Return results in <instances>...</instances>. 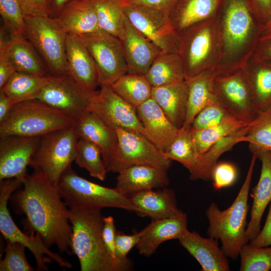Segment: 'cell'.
<instances>
[{
    "label": "cell",
    "mask_w": 271,
    "mask_h": 271,
    "mask_svg": "<svg viewBox=\"0 0 271 271\" xmlns=\"http://www.w3.org/2000/svg\"><path fill=\"white\" fill-rule=\"evenodd\" d=\"M11 197L18 212L25 215L30 231L39 233L49 248L55 245L60 252L71 254L69 209L57 187L34 171Z\"/></svg>",
    "instance_id": "6da1fadb"
},
{
    "label": "cell",
    "mask_w": 271,
    "mask_h": 271,
    "mask_svg": "<svg viewBox=\"0 0 271 271\" xmlns=\"http://www.w3.org/2000/svg\"><path fill=\"white\" fill-rule=\"evenodd\" d=\"M217 16L222 52L215 75L242 68L253 55L262 30L246 0H223Z\"/></svg>",
    "instance_id": "7a4b0ae2"
},
{
    "label": "cell",
    "mask_w": 271,
    "mask_h": 271,
    "mask_svg": "<svg viewBox=\"0 0 271 271\" xmlns=\"http://www.w3.org/2000/svg\"><path fill=\"white\" fill-rule=\"evenodd\" d=\"M72 226L70 248L78 258L81 271H127L132 268L128 258L112 257L104 244L102 230L103 217L101 208L95 207L69 208Z\"/></svg>",
    "instance_id": "3957f363"
},
{
    "label": "cell",
    "mask_w": 271,
    "mask_h": 271,
    "mask_svg": "<svg viewBox=\"0 0 271 271\" xmlns=\"http://www.w3.org/2000/svg\"><path fill=\"white\" fill-rule=\"evenodd\" d=\"M256 159L253 155L245 180L232 204L226 209L220 210L216 203H212L205 212L209 224L208 235L220 239L224 253L234 260L239 256L242 246L248 242L245 236L249 210L247 201Z\"/></svg>",
    "instance_id": "277c9868"
},
{
    "label": "cell",
    "mask_w": 271,
    "mask_h": 271,
    "mask_svg": "<svg viewBox=\"0 0 271 271\" xmlns=\"http://www.w3.org/2000/svg\"><path fill=\"white\" fill-rule=\"evenodd\" d=\"M179 54L186 79L211 73L215 75L221 59L222 43L217 15L179 34Z\"/></svg>",
    "instance_id": "5b68a950"
},
{
    "label": "cell",
    "mask_w": 271,
    "mask_h": 271,
    "mask_svg": "<svg viewBox=\"0 0 271 271\" xmlns=\"http://www.w3.org/2000/svg\"><path fill=\"white\" fill-rule=\"evenodd\" d=\"M74 123L60 111L33 99L15 104L8 119L0 124V137H41Z\"/></svg>",
    "instance_id": "8992f818"
},
{
    "label": "cell",
    "mask_w": 271,
    "mask_h": 271,
    "mask_svg": "<svg viewBox=\"0 0 271 271\" xmlns=\"http://www.w3.org/2000/svg\"><path fill=\"white\" fill-rule=\"evenodd\" d=\"M78 140L74 125L40 137L30 166L57 187L62 175L75 161Z\"/></svg>",
    "instance_id": "52a82bcc"
},
{
    "label": "cell",
    "mask_w": 271,
    "mask_h": 271,
    "mask_svg": "<svg viewBox=\"0 0 271 271\" xmlns=\"http://www.w3.org/2000/svg\"><path fill=\"white\" fill-rule=\"evenodd\" d=\"M57 189L68 208H116L135 211L129 196L116 188L105 187L80 177L71 168L62 175Z\"/></svg>",
    "instance_id": "ba28073f"
},
{
    "label": "cell",
    "mask_w": 271,
    "mask_h": 271,
    "mask_svg": "<svg viewBox=\"0 0 271 271\" xmlns=\"http://www.w3.org/2000/svg\"><path fill=\"white\" fill-rule=\"evenodd\" d=\"M23 185V182L12 178L0 180V231L7 241L19 242L33 253L39 270H46V263L56 262L60 267L70 268L72 264L60 254L52 251L40 234L31 231L27 235L21 231L13 220L8 208V202L12 194Z\"/></svg>",
    "instance_id": "9c48e42d"
},
{
    "label": "cell",
    "mask_w": 271,
    "mask_h": 271,
    "mask_svg": "<svg viewBox=\"0 0 271 271\" xmlns=\"http://www.w3.org/2000/svg\"><path fill=\"white\" fill-rule=\"evenodd\" d=\"M26 37L45 62L51 75H66L68 34L53 17L26 16Z\"/></svg>",
    "instance_id": "30bf717a"
},
{
    "label": "cell",
    "mask_w": 271,
    "mask_h": 271,
    "mask_svg": "<svg viewBox=\"0 0 271 271\" xmlns=\"http://www.w3.org/2000/svg\"><path fill=\"white\" fill-rule=\"evenodd\" d=\"M118 144L108 172L118 173L133 165H148L169 169L172 161L164 151L143 135L123 128L115 129Z\"/></svg>",
    "instance_id": "8fae6325"
},
{
    "label": "cell",
    "mask_w": 271,
    "mask_h": 271,
    "mask_svg": "<svg viewBox=\"0 0 271 271\" xmlns=\"http://www.w3.org/2000/svg\"><path fill=\"white\" fill-rule=\"evenodd\" d=\"M96 64L100 86H111L128 72L120 40L105 31L79 36Z\"/></svg>",
    "instance_id": "7c38bea8"
},
{
    "label": "cell",
    "mask_w": 271,
    "mask_h": 271,
    "mask_svg": "<svg viewBox=\"0 0 271 271\" xmlns=\"http://www.w3.org/2000/svg\"><path fill=\"white\" fill-rule=\"evenodd\" d=\"M217 101L234 118L250 123L258 115L254 98L242 68L214 75Z\"/></svg>",
    "instance_id": "4fadbf2b"
},
{
    "label": "cell",
    "mask_w": 271,
    "mask_h": 271,
    "mask_svg": "<svg viewBox=\"0 0 271 271\" xmlns=\"http://www.w3.org/2000/svg\"><path fill=\"white\" fill-rule=\"evenodd\" d=\"M124 11L131 24L162 51L179 53L180 36L170 16L147 6L128 3L126 0Z\"/></svg>",
    "instance_id": "5bb4252c"
},
{
    "label": "cell",
    "mask_w": 271,
    "mask_h": 271,
    "mask_svg": "<svg viewBox=\"0 0 271 271\" xmlns=\"http://www.w3.org/2000/svg\"><path fill=\"white\" fill-rule=\"evenodd\" d=\"M95 91L82 87L66 75H50L49 82L36 99L60 111L75 122L89 111Z\"/></svg>",
    "instance_id": "9a60e30c"
},
{
    "label": "cell",
    "mask_w": 271,
    "mask_h": 271,
    "mask_svg": "<svg viewBox=\"0 0 271 271\" xmlns=\"http://www.w3.org/2000/svg\"><path fill=\"white\" fill-rule=\"evenodd\" d=\"M100 87L99 90H96L92 98L89 111L112 129L123 128L148 139L136 108L116 94L110 86Z\"/></svg>",
    "instance_id": "2e32d148"
},
{
    "label": "cell",
    "mask_w": 271,
    "mask_h": 271,
    "mask_svg": "<svg viewBox=\"0 0 271 271\" xmlns=\"http://www.w3.org/2000/svg\"><path fill=\"white\" fill-rule=\"evenodd\" d=\"M0 137V180L16 178L24 183L40 137Z\"/></svg>",
    "instance_id": "e0dca14e"
},
{
    "label": "cell",
    "mask_w": 271,
    "mask_h": 271,
    "mask_svg": "<svg viewBox=\"0 0 271 271\" xmlns=\"http://www.w3.org/2000/svg\"><path fill=\"white\" fill-rule=\"evenodd\" d=\"M66 74L82 87L91 91L100 86L95 61L79 36L68 34Z\"/></svg>",
    "instance_id": "ac0fdd59"
},
{
    "label": "cell",
    "mask_w": 271,
    "mask_h": 271,
    "mask_svg": "<svg viewBox=\"0 0 271 271\" xmlns=\"http://www.w3.org/2000/svg\"><path fill=\"white\" fill-rule=\"evenodd\" d=\"M120 40L128 72L145 75L162 51L137 30L126 17L123 35Z\"/></svg>",
    "instance_id": "d6986e66"
},
{
    "label": "cell",
    "mask_w": 271,
    "mask_h": 271,
    "mask_svg": "<svg viewBox=\"0 0 271 271\" xmlns=\"http://www.w3.org/2000/svg\"><path fill=\"white\" fill-rule=\"evenodd\" d=\"M250 152L261 162V169L258 183L251 190L253 201L250 220L245 232L248 241L253 239L259 232L263 214L271 202V151L255 149Z\"/></svg>",
    "instance_id": "ffe728a7"
},
{
    "label": "cell",
    "mask_w": 271,
    "mask_h": 271,
    "mask_svg": "<svg viewBox=\"0 0 271 271\" xmlns=\"http://www.w3.org/2000/svg\"><path fill=\"white\" fill-rule=\"evenodd\" d=\"M167 171L151 165H133L118 173L115 188L129 196L143 191L166 187L169 183Z\"/></svg>",
    "instance_id": "44dd1931"
},
{
    "label": "cell",
    "mask_w": 271,
    "mask_h": 271,
    "mask_svg": "<svg viewBox=\"0 0 271 271\" xmlns=\"http://www.w3.org/2000/svg\"><path fill=\"white\" fill-rule=\"evenodd\" d=\"M188 230L187 217L185 213L175 217L152 220L142 229L143 234L136 247L141 255L150 257L162 243L178 240Z\"/></svg>",
    "instance_id": "7402d4cb"
},
{
    "label": "cell",
    "mask_w": 271,
    "mask_h": 271,
    "mask_svg": "<svg viewBox=\"0 0 271 271\" xmlns=\"http://www.w3.org/2000/svg\"><path fill=\"white\" fill-rule=\"evenodd\" d=\"M183 246L200 264L203 271H228L227 256L218 246V239L205 238L189 230L179 239Z\"/></svg>",
    "instance_id": "603a6c76"
},
{
    "label": "cell",
    "mask_w": 271,
    "mask_h": 271,
    "mask_svg": "<svg viewBox=\"0 0 271 271\" xmlns=\"http://www.w3.org/2000/svg\"><path fill=\"white\" fill-rule=\"evenodd\" d=\"M129 197L136 207L134 212L141 217L158 220L184 213L177 206L174 191L167 187L143 191Z\"/></svg>",
    "instance_id": "cb8c5ba5"
},
{
    "label": "cell",
    "mask_w": 271,
    "mask_h": 271,
    "mask_svg": "<svg viewBox=\"0 0 271 271\" xmlns=\"http://www.w3.org/2000/svg\"><path fill=\"white\" fill-rule=\"evenodd\" d=\"M136 110L148 139L165 152L176 137L179 128L170 121L152 97Z\"/></svg>",
    "instance_id": "d4e9b609"
},
{
    "label": "cell",
    "mask_w": 271,
    "mask_h": 271,
    "mask_svg": "<svg viewBox=\"0 0 271 271\" xmlns=\"http://www.w3.org/2000/svg\"><path fill=\"white\" fill-rule=\"evenodd\" d=\"M74 128L79 139L90 141L100 148L107 171L118 144L115 130L90 111L75 122Z\"/></svg>",
    "instance_id": "484cf974"
},
{
    "label": "cell",
    "mask_w": 271,
    "mask_h": 271,
    "mask_svg": "<svg viewBox=\"0 0 271 271\" xmlns=\"http://www.w3.org/2000/svg\"><path fill=\"white\" fill-rule=\"evenodd\" d=\"M53 18L68 34L81 36L100 30L92 0H72Z\"/></svg>",
    "instance_id": "4316f807"
},
{
    "label": "cell",
    "mask_w": 271,
    "mask_h": 271,
    "mask_svg": "<svg viewBox=\"0 0 271 271\" xmlns=\"http://www.w3.org/2000/svg\"><path fill=\"white\" fill-rule=\"evenodd\" d=\"M188 86L186 80L159 87H153L152 98L170 121L178 128L183 126L186 115Z\"/></svg>",
    "instance_id": "83f0119b"
},
{
    "label": "cell",
    "mask_w": 271,
    "mask_h": 271,
    "mask_svg": "<svg viewBox=\"0 0 271 271\" xmlns=\"http://www.w3.org/2000/svg\"><path fill=\"white\" fill-rule=\"evenodd\" d=\"M223 0H178L170 15L172 25L179 35L199 23L215 17Z\"/></svg>",
    "instance_id": "f1b7e54d"
},
{
    "label": "cell",
    "mask_w": 271,
    "mask_h": 271,
    "mask_svg": "<svg viewBox=\"0 0 271 271\" xmlns=\"http://www.w3.org/2000/svg\"><path fill=\"white\" fill-rule=\"evenodd\" d=\"M0 50L6 52L17 71L39 76L51 75L42 57L26 36L12 37L7 45H0Z\"/></svg>",
    "instance_id": "f546056e"
},
{
    "label": "cell",
    "mask_w": 271,
    "mask_h": 271,
    "mask_svg": "<svg viewBox=\"0 0 271 271\" xmlns=\"http://www.w3.org/2000/svg\"><path fill=\"white\" fill-rule=\"evenodd\" d=\"M242 69L258 112L271 107V63L252 55Z\"/></svg>",
    "instance_id": "4dcf8cb0"
},
{
    "label": "cell",
    "mask_w": 271,
    "mask_h": 271,
    "mask_svg": "<svg viewBox=\"0 0 271 271\" xmlns=\"http://www.w3.org/2000/svg\"><path fill=\"white\" fill-rule=\"evenodd\" d=\"M250 123L218 141L205 152L200 155L196 167L190 173V179L211 181L212 171L220 156L237 143L244 142Z\"/></svg>",
    "instance_id": "1f68e13d"
},
{
    "label": "cell",
    "mask_w": 271,
    "mask_h": 271,
    "mask_svg": "<svg viewBox=\"0 0 271 271\" xmlns=\"http://www.w3.org/2000/svg\"><path fill=\"white\" fill-rule=\"evenodd\" d=\"M145 76L152 87L168 85L186 80L179 53L163 51L156 57Z\"/></svg>",
    "instance_id": "d6a6232c"
},
{
    "label": "cell",
    "mask_w": 271,
    "mask_h": 271,
    "mask_svg": "<svg viewBox=\"0 0 271 271\" xmlns=\"http://www.w3.org/2000/svg\"><path fill=\"white\" fill-rule=\"evenodd\" d=\"M214 75L201 74L186 79L188 86L187 109L183 125H191L195 116L204 107L217 101L213 85Z\"/></svg>",
    "instance_id": "836d02e7"
},
{
    "label": "cell",
    "mask_w": 271,
    "mask_h": 271,
    "mask_svg": "<svg viewBox=\"0 0 271 271\" xmlns=\"http://www.w3.org/2000/svg\"><path fill=\"white\" fill-rule=\"evenodd\" d=\"M50 76L16 71L0 90L3 91L15 104L36 99L49 82Z\"/></svg>",
    "instance_id": "e575fe53"
},
{
    "label": "cell",
    "mask_w": 271,
    "mask_h": 271,
    "mask_svg": "<svg viewBox=\"0 0 271 271\" xmlns=\"http://www.w3.org/2000/svg\"><path fill=\"white\" fill-rule=\"evenodd\" d=\"M110 87L120 97L136 108L152 97L153 87L145 75L128 72Z\"/></svg>",
    "instance_id": "d590c367"
},
{
    "label": "cell",
    "mask_w": 271,
    "mask_h": 271,
    "mask_svg": "<svg viewBox=\"0 0 271 271\" xmlns=\"http://www.w3.org/2000/svg\"><path fill=\"white\" fill-rule=\"evenodd\" d=\"M96 12L100 30L120 39L124 33L126 16L125 0H92Z\"/></svg>",
    "instance_id": "8d00e7d4"
},
{
    "label": "cell",
    "mask_w": 271,
    "mask_h": 271,
    "mask_svg": "<svg viewBox=\"0 0 271 271\" xmlns=\"http://www.w3.org/2000/svg\"><path fill=\"white\" fill-rule=\"evenodd\" d=\"M164 153L168 159L181 163L190 173L194 169L200 155L190 125H183L179 128L176 137Z\"/></svg>",
    "instance_id": "74e56055"
},
{
    "label": "cell",
    "mask_w": 271,
    "mask_h": 271,
    "mask_svg": "<svg viewBox=\"0 0 271 271\" xmlns=\"http://www.w3.org/2000/svg\"><path fill=\"white\" fill-rule=\"evenodd\" d=\"M250 123L232 118L210 127L198 130L191 129L198 153L199 155L204 153L218 141Z\"/></svg>",
    "instance_id": "f35d334b"
},
{
    "label": "cell",
    "mask_w": 271,
    "mask_h": 271,
    "mask_svg": "<svg viewBox=\"0 0 271 271\" xmlns=\"http://www.w3.org/2000/svg\"><path fill=\"white\" fill-rule=\"evenodd\" d=\"M75 162L80 168L86 169L89 175L104 181L108 172L102 158L100 148L94 143L79 139Z\"/></svg>",
    "instance_id": "ab89813d"
},
{
    "label": "cell",
    "mask_w": 271,
    "mask_h": 271,
    "mask_svg": "<svg viewBox=\"0 0 271 271\" xmlns=\"http://www.w3.org/2000/svg\"><path fill=\"white\" fill-rule=\"evenodd\" d=\"M244 142L250 151L264 149L271 151V107L259 112L249 124Z\"/></svg>",
    "instance_id": "60d3db41"
},
{
    "label": "cell",
    "mask_w": 271,
    "mask_h": 271,
    "mask_svg": "<svg viewBox=\"0 0 271 271\" xmlns=\"http://www.w3.org/2000/svg\"><path fill=\"white\" fill-rule=\"evenodd\" d=\"M3 27L12 37L25 36V15L18 0H0Z\"/></svg>",
    "instance_id": "b9f144b4"
},
{
    "label": "cell",
    "mask_w": 271,
    "mask_h": 271,
    "mask_svg": "<svg viewBox=\"0 0 271 271\" xmlns=\"http://www.w3.org/2000/svg\"><path fill=\"white\" fill-rule=\"evenodd\" d=\"M240 271H268L271 269V247H258L244 244L239 252Z\"/></svg>",
    "instance_id": "7bdbcfd3"
},
{
    "label": "cell",
    "mask_w": 271,
    "mask_h": 271,
    "mask_svg": "<svg viewBox=\"0 0 271 271\" xmlns=\"http://www.w3.org/2000/svg\"><path fill=\"white\" fill-rule=\"evenodd\" d=\"M232 118V117L217 101L204 107L191 122V129L198 130L210 127Z\"/></svg>",
    "instance_id": "ee69618b"
},
{
    "label": "cell",
    "mask_w": 271,
    "mask_h": 271,
    "mask_svg": "<svg viewBox=\"0 0 271 271\" xmlns=\"http://www.w3.org/2000/svg\"><path fill=\"white\" fill-rule=\"evenodd\" d=\"M26 247L17 242L8 241L5 257L0 261L1 271H33L26 258Z\"/></svg>",
    "instance_id": "f6af8a7d"
},
{
    "label": "cell",
    "mask_w": 271,
    "mask_h": 271,
    "mask_svg": "<svg viewBox=\"0 0 271 271\" xmlns=\"http://www.w3.org/2000/svg\"><path fill=\"white\" fill-rule=\"evenodd\" d=\"M237 176V170L232 164L218 162L212 171L211 180L214 189L219 190L233 184Z\"/></svg>",
    "instance_id": "bcb514c9"
},
{
    "label": "cell",
    "mask_w": 271,
    "mask_h": 271,
    "mask_svg": "<svg viewBox=\"0 0 271 271\" xmlns=\"http://www.w3.org/2000/svg\"><path fill=\"white\" fill-rule=\"evenodd\" d=\"M143 234L134 231L131 234H125L122 231H117L115 239V254L117 259L124 260L128 259L129 251L137 245Z\"/></svg>",
    "instance_id": "7dc6e473"
},
{
    "label": "cell",
    "mask_w": 271,
    "mask_h": 271,
    "mask_svg": "<svg viewBox=\"0 0 271 271\" xmlns=\"http://www.w3.org/2000/svg\"><path fill=\"white\" fill-rule=\"evenodd\" d=\"M26 16L51 17L50 0H18Z\"/></svg>",
    "instance_id": "c3c4849f"
},
{
    "label": "cell",
    "mask_w": 271,
    "mask_h": 271,
    "mask_svg": "<svg viewBox=\"0 0 271 271\" xmlns=\"http://www.w3.org/2000/svg\"><path fill=\"white\" fill-rule=\"evenodd\" d=\"M116 232L113 217L111 216L103 217L102 230L103 241L108 253L115 259H117L115 254Z\"/></svg>",
    "instance_id": "681fc988"
},
{
    "label": "cell",
    "mask_w": 271,
    "mask_h": 271,
    "mask_svg": "<svg viewBox=\"0 0 271 271\" xmlns=\"http://www.w3.org/2000/svg\"><path fill=\"white\" fill-rule=\"evenodd\" d=\"M256 20L263 27L271 19V0H246Z\"/></svg>",
    "instance_id": "f907efd6"
},
{
    "label": "cell",
    "mask_w": 271,
    "mask_h": 271,
    "mask_svg": "<svg viewBox=\"0 0 271 271\" xmlns=\"http://www.w3.org/2000/svg\"><path fill=\"white\" fill-rule=\"evenodd\" d=\"M251 246L258 247L271 245V202L264 225L257 236L249 243Z\"/></svg>",
    "instance_id": "816d5d0a"
},
{
    "label": "cell",
    "mask_w": 271,
    "mask_h": 271,
    "mask_svg": "<svg viewBox=\"0 0 271 271\" xmlns=\"http://www.w3.org/2000/svg\"><path fill=\"white\" fill-rule=\"evenodd\" d=\"M178 0H126L128 3L147 6L170 16Z\"/></svg>",
    "instance_id": "f5cc1de1"
},
{
    "label": "cell",
    "mask_w": 271,
    "mask_h": 271,
    "mask_svg": "<svg viewBox=\"0 0 271 271\" xmlns=\"http://www.w3.org/2000/svg\"><path fill=\"white\" fill-rule=\"evenodd\" d=\"M16 71L13 63L6 52L0 50V89Z\"/></svg>",
    "instance_id": "db71d44e"
},
{
    "label": "cell",
    "mask_w": 271,
    "mask_h": 271,
    "mask_svg": "<svg viewBox=\"0 0 271 271\" xmlns=\"http://www.w3.org/2000/svg\"><path fill=\"white\" fill-rule=\"evenodd\" d=\"M253 55L271 63V32L261 35Z\"/></svg>",
    "instance_id": "11a10c76"
},
{
    "label": "cell",
    "mask_w": 271,
    "mask_h": 271,
    "mask_svg": "<svg viewBox=\"0 0 271 271\" xmlns=\"http://www.w3.org/2000/svg\"><path fill=\"white\" fill-rule=\"evenodd\" d=\"M15 103L2 90H0V124L9 117Z\"/></svg>",
    "instance_id": "9f6ffc18"
},
{
    "label": "cell",
    "mask_w": 271,
    "mask_h": 271,
    "mask_svg": "<svg viewBox=\"0 0 271 271\" xmlns=\"http://www.w3.org/2000/svg\"><path fill=\"white\" fill-rule=\"evenodd\" d=\"M72 0H50L52 17L55 16L67 4Z\"/></svg>",
    "instance_id": "6f0895ef"
},
{
    "label": "cell",
    "mask_w": 271,
    "mask_h": 271,
    "mask_svg": "<svg viewBox=\"0 0 271 271\" xmlns=\"http://www.w3.org/2000/svg\"><path fill=\"white\" fill-rule=\"evenodd\" d=\"M271 32V19L262 28L261 35Z\"/></svg>",
    "instance_id": "680465c9"
}]
</instances>
